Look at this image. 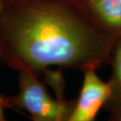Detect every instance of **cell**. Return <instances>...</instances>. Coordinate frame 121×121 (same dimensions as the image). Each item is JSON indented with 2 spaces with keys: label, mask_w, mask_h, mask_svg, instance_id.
Wrapping results in <instances>:
<instances>
[{
  "label": "cell",
  "mask_w": 121,
  "mask_h": 121,
  "mask_svg": "<svg viewBox=\"0 0 121 121\" xmlns=\"http://www.w3.org/2000/svg\"><path fill=\"white\" fill-rule=\"evenodd\" d=\"M117 41L80 0L2 1L0 59L16 71L96 70L111 63Z\"/></svg>",
  "instance_id": "6da1fadb"
},
{
  "label": "cell",
  "mask_w": 121,
  "mask_h": 121,
  "mask_svg": "<svg viewBox=\"0 0 121 121\" xmlns=\"http://www.w3.org/2000/svg\"><path fill=\"white\" fill-rule=\"evenodd\" d=\"M19 92L6 97L10 108H18L30 113L35 121H69L76 100L54 99L39 76L28 72H19Z\"/></svg>",
  "instance_id": "7a4b0ae2"
},
{
  "label": "cell",
  "mask_w": 121,
  "mask_h": 121,
  "mask_svg": "<svg viewBox=\"0 0 121 121\" xmlns=\"http://www.w3.org/2000/svg\"><path fill=\"white\" fill-rule=\"evenodd\" d=\"M83 82L76 106L69 121H93L111 96L108 82H103L95 69L83 71Z\"/></svg>",
  "instance_id": "3957f363"
},
{
  "label": "cell",
  "mask_w": 121,
  "mask_h": 121,
  "mask_svg": "<svg viewBox=\"0 0 121 121\" xmlns=\"http://www.w3.org/2000/svg\"><path fill=\"white\" fill-rule=\"evenodd\" d=\"M92 16L116 38H121V0H80Z\"/></svg>",
  "instance_id": "277c9868"
},
{
  "label": "cell",
  "mask_w": 121,
  "mask_h": 121,
  "mask_svg": "<svg viewBox=\"0 0 121 121\" xmlns=\"http://www.w3.org/2000/svg\"><path fill=\"white\" fill-rule=\"evenodd\" d=\"M111 64L112 76L108 81L111 96L104 105V108L109 113L110 120L121 121V38L118 39L116 43Z\"/></svg>",
  "instance_id": "5b68a950"
},
{
  "label": "cell",
  "mask_w": 121,
  "mask_h": 121,
  "mask_svg": "<svg viewBox=\"0 0 121 121\" xmlns=\"http://www.w3.org/2000/svg\"><path fill=\"white\" fill-rule=\"evenodd\" d=\"M0 104H2V105H3L5 108H10V106H9L8 102H7L6 100V97L2 95L1 94H0Z\"/></svg>",
  "instance_id": "8992f818"
},
{
  "label": "cell",
  "mask_w": 121,
  "mask_h": 121,
  "mask_svg": "<svg viewBox=\"0 0 121 121\" xmlns=\"http://www.w3.org/2000/svg\"><path fill=\"white\" fill-rule=\"evenodd\" d=\"M4 108V106L0 104V121L5 120V117H4V114H3V110L2 108Z\"/></svg>",
  "instance_id": "52a82bcc"
},
{
  "label": "cell",
  "mask_w": 121,
  "mask_h": 121,
  "mask_svg": "<svg viewBox=\"0 0 121 121\" xmlns=\"http://www.w3.org/2000/svg\"><path fill=\"white\" fill-rule=\"evenodd\" d=\"M2 0H0V9H1V6H2Z\"/></svg>",
  "instance_id": "ba28073f"
}]
</instances>
